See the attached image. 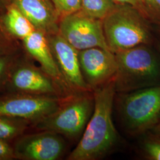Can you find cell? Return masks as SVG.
<instances>
[{
	"label": "cell",
	"mask_w": 160,
	"mask_h": 160,
	"mask_svg": "<svg viewBox=\"0 0 160 160\" xmlns=\"http://www.w3.org/2000/svg\"><path fill=\"white\" fill-rule=\"evenodd\" d=\"M93 93L92 114L68 160H100L112 151L119 141L113 120L116 93L114 80L96 88Z\"/></svg>",
	"instance_id": "1"
},
{
	"label": "cell",
	"mask_w": 160,
	"mask_h": 160,
	"mask_svg": "<svg viewBox=\"0 0 160 160\" xmlns=\"http://www.w3.org/2000/svg\"><path fill=\"white\" fill-rule=\"evenodd\" d=\"M120 126L129 136L139 137L160 120V84L127 92H116L114 101Z\"/></svg>",
	"instance_id": "2"
},
{
	"label": "cell",
	"mask_w": 160,
	"mask_h": 160,
	"mask_svg": "<svg viewBox=\"0 0 160 160\" xmlns=\"http://www.w3.org/2000/svg\"><path fill=\"white\" fill-rule=\"evenodd\" d=\"M118 68L114 77L116 92H127L160 84V54L149 45L114 53Z\"/></svg>",
	"instance_id": "3"
},
{
	"label": "cell",
	"mask_w": 160,
	"mask_h": 160,
	"mask_svg": "<svg viewBox=\"0 0 160 160\" xmlns=\"http://www.w3.org/2000/svg\"><path fill=\"white\" fill-rule=\"evenodd\" d=\"M94 108L93 92L63 97L58 109L33 123L39 131L53 132L72 141L80 140Z\"/></svg>",
	"instance_id": "4"
},
{
	"label": "cell",
	"mask_w": 160,
	"mask_h": 160,
	"mask_svg": "<svg viewBox=\"0 0 160 160\" xmlns=\"http://www.w3.org/2000/svg\"><path fill=\"white\" fill-rule=\"evenodd\" d=\"M103 30L110 51L116 53L149 45L151 36L147 26L128 5L115 7L103 20Z\"/></svg>",
	"instance_id": "5"
},
{
	"label": "cell",
	"mask_w": 160,
	"mask_h": 160,
	"mask_svg": "<svg viewBox=\"0 0 160 160\" xmlns=\"http://www.w3.org/2000/svg\"><path fill=\"white\" fill-rule=\"evenodd\" d=\"M58 33L78 51L97 47L110 50L104 34L103 20L81 10L61 18Z\"/></svg>",
	"instance_id": "6"
},
{
	"label": "cell",
	"mask_w": 160,
	"mask_h": 160,
	"mask_svg": "<svg viewBox=\"0 0 160 160\" xmlns=\"http://www.w3.org/2000/svg\"><path fill=\"white\" fill-rule=\"evenodd\" d=\"M62 98L16 92L0 97V116L34 123L56 111Z\"/></svg>",
	"instance_id": "7"
},
{
	"label": "cell",
	"mask_w": 160,
	"mask_h": 160,
	"mask_svg": "<svg viewBox=\"0 0 160 160\" xmlns=\"http://www.w3.org/2000/svg\"><path fill=\"white\" fill-rule=\"evenodd\" d=\"M16 158L24 160H57L66 148L63 137L48 131L18 138L13 147Z\"/></svg>",
	"instance_id": "8"
},
{
	"label": "cell",
	"mask_w": 160,
	"mask_h": 160,
	"mask_svg": "<svg viewBox=\"0 0 160 160\" xmlns=\"http://www.w3.org/2000/svg\"><path fill=\"white\" fill-rule=\"evenodd\" d=\"M47 38L58 69L69 90L72 93L92 92L81 73L79 51L59 33L48 34Z\"/></svg>",
	"instance_id": "9"
},
{
	"label": "cell",
	"mask_w": 160,
	"mask_h": 160,
	"mask_svg": "<svg viewBox=\"0 0 160 160\" xmlns=\"http://www.w3.org/2000/svg\"><path fill=\"white\" fill-rule=\"evenodd\" d=\"M78 55L83 78L92 91L114 80L118 64L113 52L97 47L80 51Z\"/></svg>",
	"instance_id": "10"
},
{
	"label": "cell",
	"mask_w": 160,
	"mask_h": 160,
	"mask_svg": "<svg viewBox=\"0 0 160 160\" xmlns=\"http://www.w3.org/2000/svg\"><path fill=\"white\" fill-rule=\"evenodd\" d=\"M8 76L11 88L17 92L65 97L52 78L42 69L29 64L12 67Z\"/></svg>",
	"instance_id": "11"
},
{
	"label": "cell",
	"mask_w": 160,
	"mask_h": 160,
	"mask_svg": "<svg viewBox=\"0 0 160 160\" xmlns=\"http://www.w3.org/2000/svg\"><path fill=\"white\" fill-rule=\"evenodd\" d=\"M23 40L26 51L39 63L41 69L56 82L63 96L74 94L69 90L58 69L47 35L40 30H36Z\"/></svg>",
	"instance_id": "12"
},
{
	"label": "cell",
	"mask_w": 160,
	"mask_h": 160,
	"mask_svg": "<svg viewBox=\"0 0 160 160\" xmlns=\"http://www.w3.org/2000/svg\"><path fill=\"white\" fill-rule=\"evenodd\" d=\"M35 29L46 35L57 33L61 20L51 0H12Z\"/></svg>",
	"instance_id": "13"
},
{
	"label": "cell",
	"mask_w": 160,
	"mask_h": 160,
	"mask_svg": "<svg viewBox=\"0 0 160 160\" xmlns=\"http://www.w3.org/2000/svg\"><path fill=\"white\" fill-rule=\"evenodd\" d=\"M4 25L10 34L23 40L36 30L29 19L12 3L6 6Z\"/></svg>",
	"instance_id": "14"
},
{
	"label": "cell",
	"mask_w": 160,
	"mask_h": 160,
	"mask_svg": "<svg viewBox=\"0 0 160 160\" xmlns=\"http://www.w3.org/2000/svg\"><path fill=\"white\" fill-rule=\"evenodd\" d=\"M29 123L28 120L0 116V139L8 141L20 137Z\"/></svg>",
	"instance_id": "15"
},
{
	"label": "cell",
	"mask_w": 160,
	"mask_h": 160,
	"mask_svg": "<svg viewBox=\"0 0 160 160\" xmlns=\"http://www.w3.org/2000/svg\"><path fill=\"white\" fill-rule=\"evenodd\" d=\"M113 0H81V9L87 15L102 20L115 8Z\"/></svg>",
	"instance_id": "16"
},
{
	"label": "cell",
	"mask_w": 160,
	"mask_h": 160,
	"mask_svg": "<svg viewBox=\"0 0 160 160\" xmlns=\"http://www.w3.org/2000/svg\"><path fill=\"white\" fill-rule=\"evenodd\" d=\"M139 149L144 159L160 160V136L149 131L140 136Z\"/></svg>",
	"instance_id": "17"
},
{
	"label": "cell",
	"mask_w": 160,
	"mask_h": 160,
	"mask_svg": "<svg viewBox=\"0 0 160 160\" xmlns=\"http://www.w3.org/2000/svg\"><path fill=\"white\" fill-rule=\"evenodd\" d=\"M51 1L61 18L81 9V0H51Z\"/></svg>",
	"instance_id": "18"
},
{
	"label": "cell",
	"mask_w": 160,
	"mask_h": 160,
	"mask_svg": "<svg viewBox=\"0 0 160 160\" xmlns=\"http://www.w3.org/2000/svg\"><path fill=\"white\" fill-rule=\"evenodd\" d=\"M16 158L14 148L7 141L0 139V160H10Z\"/></svg>",
	"instance_id": "19"
},
{
	"label": "cell",
	"mask_w": 160,
	"mask_h": 160,
	"mask_svg": "<svg viewBox=\"0 0 160 160\" xmlns=\"http://www.w3.org/2000/svg\"><path fill=\"white\" fill-rule=\"evenodd\" d=\"M12 67V59L10 57H0V82L8 75Z\"/></svg>",
	"instance_id": "20"
},
{
	"label": "cell",
	"mask_w": 160,
	"mask_h": 160,
	"mask_svg": "<svg viewBox=\"0 0 160 160\" xmlns=\"http://www.w3.org/2000/svg\"><path fill=\"white\" fill-rule=\"evenodd\" d=\"M115 2L122 5H128L133 8H140L142 5L141 0H113Z\"/></svg>",
	"instance_id": "21"
},
{
	"label": "cell",
	"mask_w": 160,
	"mask_h": 160,
	"mask_svg": "<svg viewBox=\"0 0 160 160\" xmlns=\"http://www.w3.org/2000/svg\"><path fill=\"white\" fill-rule=\"evenodd\" d=\"M147 4L157 10L160 11V0H145Z\"/></svg>",
	"instance_id": "22"
},
{
	"label": "cell",
	"mask_w": 160,
	"mask_h": 160,
	"mask_svg": "<svg viewBox=\"0 0 160 160\" xmlns=\"http://www.w3.org/2000/svg\"><path fill=\"white\" fill-rule=\"evenodd\" d=\"M151 132L160 136V120L158 122V123L155 126L154 128L151 131Z\"/></svg>",
	"instance_id": "23"
},
{
	"label": "cell",
	"mask_w": 160,
	"mask_h": 160,
	"mask_svg": "<svg viewBox=\"0 0 160 160\" xmlns=\"http://www.w3.org/2000/svg\"><path fill=\"white\" fill-rule=\"evenodd\" d=\"M12 0H0V5L7 6L12 2Z\"/></svg>",
	"instance_id": "24"
},
{
	"label": "cell",
	"mask_w": 160,
	"mask_h": 160,
	"mask_svg": "<svg viewBox=\"0 0 160 160\" xmlns=\"http://www.w3.org/2000/svg\"><path fill=\"white\" fill-rule=\"evenodd\" d=\"M158 52H159V53H160V43L158 45Z\"/></svg>",
	"instance_id": "25"
}]
</instances>
